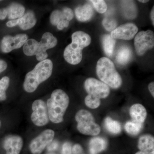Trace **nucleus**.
Wrapping results in <instances>:
<instances>
[{"mask_svg":"<svg viewBox=\"0 0 154 154\" xmlns=\"http://www.w3.org/2000/svg\"><path fill=\"white\" fill-rule=\"evenodd\" d=\"M10 84L9 77H3L0 80V102L5 101L7 99L6 91L8 89Z\"/></svg>","mask_w":154,"mask_h":154,"instance_id":"24","label":"nucleus"},{"mask_svg":"<svg viewBox=\"0 0 154 154\" xmlns=\"http://www.w3.org/2000/svg\"><path fill=\"white\" fill-rule=\"evenodd\" d=\"M54 131L47 129L31 141L30 145V152L33 154H40L44 149L53 140Z\"/></svg>","mask_w":154,"mask_h":154,"instance_id":"10","label":"nucleus"},{"mask_svg":"<svg viewBox=\"0 0 154 154\" xmlns=\"http://www.w3.org/2000/svg\"><path fill=\"white\" fill-rule=\"evenodd\" d=\"M102 25L107 31L112 32L117 28L118 23L114 18L106 17L102 21Z\"/></svg>","mask_w":154,"mask_h":154,"instance_id":"25","label":"nucleus"},{"mask_svg":"<svg viewBox=\"0 0 154 154\" xmlns=\"http://www.w3.org/2000/svg\"><path fill=\"white\" fill-rule=\"evenodd\" d=\"M82 154H84V153H82Z\"/></svg>","mask_w":154,"mask_h":154,"instance_id":"41","label":"nucleus"},{"mask_svg":"<svg viewBox=\"0 0 154 154\" xmlns=\"http://www.w3.org/2000/svg\"><path fill=\"white\" fill-rule=\"evenodd\" d=\"M129 113L132 121L137 123L143 124L146 118V110L141 104L132 105L130 108Z\"/></svg>","mask_w":154,"mask_h":154,"instance_id":"15","label":"nucleus"},{"mask_svg":"<svg viewBox=\"0 0 154 154\" xmlns=\"http://www.w3.org/2000/svg\"><path fill=\"white\" fill-rule=\"evenodd\" d=\"M1 125H2V122H1V120H0V128H1Z\"/></svg>","mask_w":154,"mask_h":154,"instance_id":"40","label":"nucleus"},{"mask_svg":"<svg viewBox=\"0 0 154 154\" xmlns=\"http://www.w3.org/2000/svg\"><path fill=\"white\" fill-rule=\"evenodd\" d=\"M58 147L59 143L57 141H53L48 146L47 149L48 151H53L57 149Z\"/></svg>","mask_w":154,"mask_h":154,"instance_id":"32","label":"nucleus"},{"mask_svg":"<svg viewBox=\"0 0 154 154\" xmlns=\"http://www.w3.org/2000/svg\"><path fill=\"white\" fill-rule=\"evenodd\" d=\"M75 119L77 122V129L81 133L90 136H96L100 133L101 128L95 122L92 113L88 110H79Z\"/></svg>","mask_w":154,"mask_h":154,"instance_id":"6","label":"nucleus"},{"mask_svg":"<svg viewBox=\"0 0 154 154\" xmlns=\"http://www.w3.org/2000/svg\"><path fill=\"white\" fill-rule=\"evenodd\" d=\"M8 16V11L7 9L2 8L0 9V20H4Z\"/></svg>","mask_w":154,"mask_h":154,"instance_id":"34","label":"nucleus"},{"mask_svg":"<svg viewBox=\"0 0 154 154\" xmlns=\"http://www.w3.org/2000/svg\"><path fill=\"white\" fill-rule=\"evenodd\" d=\"M96 73L102 82L113 89H118L122 85L121 76L113 62L108 58L99 59L96 65Z\"/></svg>","mask_w":154,"mask_h":154,"instance_id":"5","label":"nucleus"},{"mask_svg":"<svg viewBox=\"0 0 154 154\" xmlns=\"http://www.w3.org/2000/svg\"><path fill=\"white\" fill-rule=\"evenodd\" d=\"M72 39L71 43L64 50L63 57L67 62L77 65L82 61L83 50L91 44V38L85 32L78 31L72 34Z\"/></svg>","mask_w":154,"mask_h":154,"instance_id":"2","label":"nucleus"},{"mask_svg":"<svg viewBox=\"0 0 154 154\" xmlns=\"http://www.w3.org/2000/svg\"><path fill=\"white\" fill-rule=\"evenodd\" d=\"M139 2H140L141 3H147L148 2H149V1H145V0H142V1H140V0H139Z\"/></svg>","mask_w":154,"mask_h":154,"instance_id":"39","label":"nucleus"},{"mask_svg":"<svg viewBox=\"0 0 154 154\" xmlns=\"http://www.w3.org/2000/svg\"><path fill=\"white\" fill-rule=\"evenodd\" d=\"M83 152L82 146L79 144H76L72 148V154H82Z\"/></svg>","mask_w":154,"mask_h":154,"instance_id":"31","label":"nucleus"},{"mask_svg":"<svg viewBox=\"0 0 154 154\" xmlns=\"http://www.w3.org/2000/svg\"><path fill=\"white\" fill-rule=\"evenodd\" d=\"M104 123L105 128L109 132L115 134L121 132V125L119 122L113 120L110 117H107L105 119Z\"/></svg>","mask_w":154,"mask_h":154,"instance_id":"22","label":"nucleus"},{"mask_svg":"<svg viewBox=\"0 0 154 154\" xmlns=\"http://www.w3.org/2000/svg\"><path fill=\"white\" fill-rule=\"evenodd\" d=\"M75 14L77 20L81 22L89 21L94 14L93 8L89 4L79 6L75 10Z\"/></svg>","mask_w":154,"mask_h":154,"instance_id":"17","label":"nucleus"},{"mask_svg":"<svg viewBox=\"0 0 154 154\" xmlns=\"http://www.w3.org/2000/svg\"><path fill=\"white\" fill-rule=\"evenodd\" d=\"M107 146V140L101 137H94L89 142L90 154H99L105 150Z\"/></svg>","mask_w":154,"mask_h":154,"instance_id":"18","label":"nucleus"},{"mask_svg":"<svg viewBox=\"0 0 154 154\" xmlns=\"http://www.w3.org/2000/svg\"><path fill=\"white\" fill-rule=\"evenodd\" d=\"M62 154H72L71 144L68 142L64 143L62 146Z\"/></svg>","mask_w":154,"mask_h":154,"instance_id":"30","label":"nucleus"},{"mask_svg":"<svg viewBox=\"0 0 154 154\" xmlns=\"http://www.w3.org/2000/svg\"><path fill=\"white\" fill-rule=\"evenodd\" d=\"M23 140L18 135L8 137L4 143L6 154H19L23 146Z\"/></svg>","mask_w":154,"mask_h":154,"instance_id":"13","label":"nucleus"},{"mask_svg":"<svg viewBox=\"0 0 154 154\" xmlns=\"http://www.w3.org/2000/svg\"><path fill=\"white\" fill-rule=\"evenodd\" d=\"M134 43L135 49L138 55H144L147 51L153 48V32L148 30L139 32L135 37Z\"/></svg>","mask_w":154,"mask_h":154,"instance_id":"7","label":"nucleus"},{"mask_svg":"<svg viewBox=\"0 0 154 154\" xmlns=\"http://www.w3.org/2000/svg\"><path fill=\"white\" fill-rule=\"evenodd\" d=\"M94 5L96 11L100 14H104L107 11V6L105 1L103 0H91L90 1Z\"/></svg>","mask_w":154,"mask_h":154,"instance_id":"28","label":"nucleus"},{"mask_svg":"<svg viewBox=\"0 0 154 154\" xmlns=\"http://www.w3.org/2000/svg\"></svg>","mask_w":154,"mask_h":154,"instance_id":"43","label":"nucleus"},{"mask_svg":"<svg viewBox=\"0 0 154 154\" xmlns=\"http://www.w3.org/2000/svg\"><path fill=\"white\" fill-rule=\"evenodd\" d=\"M8 67V64L5 61L0 59V73L5 70Z\"/></svg>","mask_w":154,"mask_h":154,"instance_id":"35","label":"nucleus"},{"mask_svg":"<svg viewBox=\"0 0 154 154\" xmlns=\"http://www.w3.org/2000/svg\"><path fill=\"white\" fill-rule=\"evenodd\" d=\"M148 89L152 96H153V97H154V82H152L149 84Z\"/></svg>","mask_w":154,"mask_h":154,"instance_id":"36","label":"nucleus"},{"mask_svg":"<svg viewBox=\"0 0 154 154\" xmlns=\"http://www.w3.org/2000/svg\"><path fill=\"white\" fill-rule=\"evenodd\" d=\"M102 42L106 55L110 57L112 56L116 42V39L112 38L110 34H105L102 37Z\"/></svg>","mask_w":154,"mask_h":154,"instance_id":"21","label":"nucleus"},{"mask_svg":"<svg viewBox=\"0 0 154 154\" xmlns=\"http://www.w3.org/2000/svg\"><path fill=\"white\" fill-rule=\"evenodd\" d=\"M138 31L137 26L133 23H128L119 26L110 33L114 39L130 40L133 39Z\"/></svg>","mask_w":154,"mask_h":154,"instance_id":"12","label":"nucleus"},{"mask_svg":"<svg viewBox=\"0 0 154 154\" xmlns=\"http://www.w3.org/2000/svg\"><path fill=\"white\" fill-rule=\"evenodd\" d=\"M124 128L125 131L128 133L132 135H136L140 132L142 129L143 124L129 121L126 122Z\"/></svg>","mask_w":154,"mask_h":154,"instance_id":"23","label":"nucleus"},{"mask_svg":"<svg viewBox=\"0 0 154 154\" xmlns=\"http://www.w3.org/2000/svg\"><path fill=\"white\" fill-rule=\"evenodd\" d=\"M150 17L153 25H154V7H153L150 13Z\"/></svg>","mask_w":154,"mask_h":154,"instance_id":"37","label":"nucleus"},{"mask_svg":"<svg viewBox=\"0 0 154 154\" xmlns=\"http://www.w3.org/2000/svg\"><path fill=\"white\" fill-rule=\"evenodd\" d=\"M69 25V21L64 20L60 22L57 26V28L58 30H62L64 28L68 27Z\"/></svg>","mask_w":154,"mask_h":154,"instance_id":"33","label":"nucleus"},{"mask_svg":"<svg viewBox=\"0 0 154 154\" xmlns=\"http://www.w3.org/2000/svg\"><path fill=\"white\" fill-rule=\"evenodd\" d=\"M52 62L50 59L42 61L25 76L23 87L26 92L32 93L42 83L49 79L52 74Z\"/></svg>","mask_w":154,"mask_h":154,"instance_id":"1","label":"nucleus"},{"mask_svg":"<svg viewBox=\"0 0 154 154\" xmlns=\"http://www.w3.org/2000/svg\"><path fill=\"white\" fill-rule=\"evenodd\" d=\"M135 154H148L147 153L145 152L141 151H140L137 152Z\"/></svg>","mask_w":154,"mask_h":154,"instance_id":"38","label":"nucleus"},{"mask_svg":"<svg viewBox=\"0 0 154 154\" xmlns=\"http://www.w3.org/2000/svg\"><path fill=\"white\" fill-rule=\"evenodd\" d=\"M66 19L62 11L59 10L53 11L50 17L51 23L54 26H57L60 22Z\"/></svg>","mask_w":154,"mask_h":154,"instance_id":"27","label":"nucleus"},{"mask_svg":"<svg viewBox=\"0 0 154 154\" xmlns=\"http://www.w3.org/2000/svg\"><path fill=\"white\" fill-rule=\"evenodd\" d=\"M57 43V38L51 33L46 32L39 42L33 38L28 39L23 45V52L28 56L36 55L37 60L42 61L48 56L46 51L55 47Z\"/></svg>","mask_w":154,"mask_h":154,"instance_id":"3","label":"nucleus"},{"mask_svg":"<svg viewBox=\"0 0 154 154\" xmlns=\"http://www.w3.org/2000/svg\"></svg>","mask_w":154,"mask_h":154,"instance_id":"42","label":"nucleus"},{"mask_svg":"<svg viewBox=\"0 0 154 154\" xmlns=\"http://www.w3.org/2000/svg\"><path fill=\"white\" fill-rule=\"evenodd\" d=\"M33 112L31 115V121L37 126L46 125L49 121L47 104L40 99L35 100L32 105Z\"/></svg>","mask_w":154,"mask_h":154,"instance_id":"8","label":"nucleus"},{"mask_svg":"<svg viewBox=\"0 0 154 154\" xmlns=\"http://www.w3.org/2000/svg\"><path fill=\"white\" fill-rule=\"evenodd\" d=\"M69 103V96L63 90L57 89L52 92L47 102L48 116L51 122L58 124L63 121Z\"/></svg>","mask_w":154,"mask_h":154,"instance_id":"4","label":"nucleus"},{"mask_svg":"<svg viewBox=\"0 0 154 154\" xmlns=\"http://www.w3.org/2000/svg\"><path fill=\"white\" fill-rule=\"evenodd\" d=\"M85 102L86 106L91 109H96L101 105V99L90 95L86 96Z\"/></svg>","mask_w":154,"mask_h":154,"instance_id":"26","label":"nucleus"},{"mask_svg":"<svg viewBox=\"0 0 154 154\" xmlns=\"http://www.w3.org/2000/svg\"><path fill=\"white\" fill-rule=\"evenodd\" d=\"M84 86L88 95L100 99L107 98L110 94V88L102 81L94 78L87 79L85 81Z\"/></svg>","mask_w":154,"mask_h":154,"instance_id":"9","label":"nucleus"},{"mask_svg":"<svg viewBox=\"0 0 154 154\" xmlns=\"http://www.w3.org/2000/svg\"><path fill=\"white\" fill-rule=\"evenodd\" d=\"M132 52L128 46H122L119 49L116 56V60L119 64L125 65L128 63L132 57Z\"/></svg>","mask_w":154,"mask_h":154,"instance_id":"20","label":"nucleus"},{"mask_svg":"<svg viewBox=\"0 0 154 154\" xmlns=\"http://www.w3.org/2000/svg\"><path fill=\"white\" fill-rule=\"evenodd\" d=\"M27 40L28 36L25 34H17L15 36H4L0 45L1 51L5 53L11 52L14 50L22 47Z\"/></svg>","mask_w":154,"mask_h":154,"instance_id":"11","label":"nucleus"},{"mask_svg":"<svg viewBox=\"0 0 154 154\" xmlns=\"http://www.w3.org/2000/svg\"><path fill=\"white\" fill-rule=\"evenodd\" d=\"M6 9L9 19L11 20L19 19L25 14V8L18 3H12Z\"/></svg>","mask_w":154,"mask_h":154,"instance_id":"19","label":"nucleus"},{"mask_svg":"<svg viewBox=\"0 0 154 154\" xmlns=\"http://www.w3.org/2000/svg\"><path fill=\"white\" fill-rule=\"evenodd\" d=\"M66 20L68 21H70L73 19L74 17V13L72 10L69 8H66L62 10Z\"/></svg>","mask_w":154,"mask_h":154,"instance_id":"29","label":"nucleus"},{"mask_svg":"<svg viewBox=\"0 0 154 154\" xmlns=\"http://www.w3.org/2000/svg\"><path fill=\"white\" fill-rule=\"evenodd\" d=\"M36 19L33 12L29 11L24 14V16L18 19H14L11 21L12 27L19 25L23 30L31 29L36 25Z\"/></svg>","mask_w":154,"mask_h":154,"instance_id":"14","label":"nucleus"},{"mask_svg":"<svg viewBox=\"0 0 154 154\" xmlns=\"http://www.w3.org/2000/svg\"><path fill=\"white\" fill-rule=\"evenodd\" d=\"M138 147L141 151L148 154H154V137L149 134L141 136L139 139Z\"/></svg>","mask_w":154,"mask_h":154,"instance_id":"16","label":"nucleus"}]
</instances>
